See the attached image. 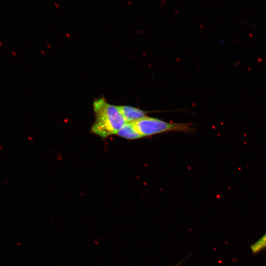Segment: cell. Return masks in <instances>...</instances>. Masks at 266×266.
<instances>
[{
  "mask_svg": "<svg viewBox=\"0 0 266 266\" xmlns=\"http://www.w3.org/2000/svg\"><path fill=\"white\" fill-rule=\"evenodd\" d=\"M96 120L92 132L101 137L116 134L127 123L118 106L108 103L104 98H99L93 102Z\"/></svg>",
  "mask_w": 266,
  "mask_h": 266,
  "instance_id": "1",
  "label": "cell"
},
{
  "mask_svg": "<svg viewBox=\"0 0 266 266\" xmlns=\"http://www.w3.org/2000/svg\"><path fill=\"white\" fill-rule=\"evenodd\" d=\"M132 123L136 131L142 137L170 131L188 133L194 131L190 124L169 123L148 116Z\"/></svg>",
  "mask_w": 266,
  "mask_h": 266,
  "instance_id": "2",
  "label": "cell"
},
{
  "mask_svg": "<svg viewBox=\"0 0 266 266\" xmlns=\"http://www.w3.org/2000/svg\"><path fill=\"white\" fill-rule=\"evenodd\" d=\"M127 123H132L147 116L148 112L133 106H117Z\"/></svg>",
  "mask_w": 266,
  "mask_h": 266,
  "instance_id": "3",
  "label": "cell"
},
{
  "mask_svg": "<svg viewBox=\"0 0 266 266\" xmlns=\"http://www.w3.org/2000/svg\"><path fill=\"white\" fill-rule=\"evenodd\" d=\"M116 134L129 140H134L141 138L142 136L134 129L132 123H126L117 132Z\"/></svg>",
  "mask_w": 266,
  "mask_h": 266,
  "instance_id": "4",
  "label": "cell"
},
{
  "mask_svg": "<svg viewBox=\"0 0 266 266\" xmlns=\"http://www.w3.org/2000/svg\"><path fill=\"white\" fill-rule=\"evenodd\" d=\"M266 248V233L251 246V251L256 253Z\"/></svg>",
  "mask_w": 266,
  "mask_h": 266,
  "instance_id": "5",
  "label": "cell"
},
{
  "mask_svg": "<svg viewBox=\"0 0 266 266\" xmlns=\"http://www.w3.org/2000/svg\"><path fill=\"white\" fill-rule=\"evenodd\" d=\"M184 260H182V261L180 262L178 264H177L176 265L174 266H180L181 265V264L183 263V262H184Z\"/></svg>",
  "mask_w": 266,
  "mask_h": 266,
  "instance_id": "6",
  "label": "cell"
}]
</instances>
